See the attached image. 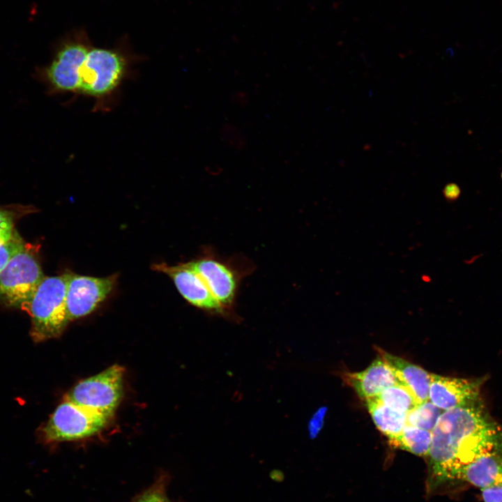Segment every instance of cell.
<instances>
[{
  "label": "cell",
  "instance_id": "1",
  "mask_svg": "<svg viewBox=\"0 0 502 502\" xmlns=\"http://www.w3.org/2000/svg\"><path fill=\"white\" fill-rule=\"evenodd\" d=\"M432 434L428 455L433 476L439 482L457 479L464 466L486 452L502 448V427L481 401L443 411Z\"/></svg>",
  "mask_w": 502,
  "mask_h": 502
},
{
  "label": "cell",
  "instance_id": "2",
  "mask_svg": "<svg viewBox=\"0 0 502 502\" xmlns=\"http://www.w3.org/2000/svg\"><path fill=\"white\" fill-rule=\"evenodd\" d=\"M69 273L45 277L27 310L31 317V335L40 342L59 336L69 322L66 290Z\"/></svg>",
  "mask_w": 502,
  "mask_h": 502
},
{
  "label": "cell",
  "instance_id": "3",
  "mask_svg": "<svg viewBox=\"0 0 502 502\" xmlns=\"http://www.w3.org/2000/svg\"><path fill=\"white\" fill-rule=\"evenodd\" d=\"M45 277L33 252L26 245L0 272V301L27 311Z\"/></svg>",
  "mask_w": 502,
  "mask_h": 502
},
{
  "label": "cell",
  "instance_id": "4",
  "mask_svg": "<svg viewBox=\"0 0 502 502\" xmlns=\"http://www.w3.org/2000/svg\"><path fill=\"white\" fill-rule=\"evenodd\" d=\"M90 46L84 38L66 41L48 65L35 70L33 77L43 84L50 94L78 92L80 70Z\"/></svg>",
  "mask_w": 502,
  "mask_h": 502
},
{
  "label": "cell",
  "instance_id": "5",
  "mask_svg": "<svg viewBox=\"0 0 502 502\" xmlns=\"http://www.w3.org/2000/svg\"><path fill=\"white\" fill-rule=\"evenodd\" d=\"M127 66L119 51L90 46L80 70L78 92L94 98L111 94L121 82Z\"/></svg>",
  "mask_w": 502,
  "mask_h": 502
},
{
  "label": "cell",
  "instance_id": "6",
  "mask_svg": "<svg viewBox=\"0 0 502 502\" xmlns=\"http://www.w3.org/2000/svg\"><path fill=\"white\" fill-rule=\"evenodd\" d=\"M111 416L64 400L43 429L48 442L73 441L91 436L101 430Z\"/></svg>",
  "mask_w": 502,
  "mask_h": 502
},
{
  "label": "cell",
  "instance_id": "7",
  "mask_svg": "<svg viewBox=\"0 0 502 502\" xmlns=\"http://www.w3.org/2000/svg\"><path fill=\"white\" fill-rule=\"evenodd\" d=\"M123 368L114 365L78 383L65 400L112 416L123 393Z\"/></svg>",
  "mask_w": 502,
  "mask_h": 502
},
{
  "label": "cell",
  "instance_id": "8",
  "mask_svg": "<svg viewBox=\"0 0 502 502\" xmlns=\"http://www.w3.org/2000/svg\"><path fill=\"white\" fill-rule=\"evenodd\" d=\"M189 262L231 317L240 281L245 273H241L232 262L217 257L208 250L200 257Z\"/></svg>",
  "mask_w": 502,
  "mask_h": 502
},
{
  "label": "cell",
  "instance_id": "9",
  "mask_svg": "<svg viewBox=\"0 0 502 502\" xmlns=\"http://www.w3.org/2000/svg\"><path fill=\"white\" fill-rule=\"evenodd\" d=\"M152 268L169 275L180 294L192 305L207 313L229 318L190 262L176 266L163 263L155 264Z\"/></svg>",
  "mask_w": 502,
  "mask_h": 502
},
{
  "label": "cell",
  "instance_id": "10",
  "mask_svg": "<svg viewBox=\"0 0 502 502\" xmlns=\"http://www.w3.org/2000/svg\"><path fill=\"white\" fill-rule=\"evenodd\" d=\"M116 275L95 277L69 273L66 306L69 321L90 314L111 292Z\"/></svg>",
  "mask_w": 502,
  "mask_h": 502
},
{
  "label": "cell",
  "instance_id": "11",
  "mask_svg": "<svg viewBox=\"0 0 502 502\" xmlns=\"http://www.w3.org/2000/svg\"><path fill=\"white\" fill-rule=\"evenodd\" d=\"M482 381L431 374L429 401L443 411L476 404Z\"/></svg>",
  "mask_w": 502,
  "mask_h": 502
},
{
  "label": "cell",
  "instance_id": "12",
  "mask_svg": "<svg viewBox=\"0 0 502 502\" xmlns=\"http://www.w3.org/2000/svg\"><path fill=\"white\" fill-rule=\"evenodd\" d=\"M344 380L364 401L376 397L390 386L402 384L380 355L365 370L344 374Z\"/></svg>",
  "mask_w": 502,
  "mask_h": 502
},
{
  "label": "cell",
  "instance_id": "13",
  "mask_svg": "<svg viewBox=\"0 0 502 502\" xmlns=\"http://www.w3.org/2000/svg\"><path fill=\"white\" fill-rule=\"evenodd\" d=\"M457 479L480 489L502 483V448L486 452L464 466Z\"/></svg>",
  "mask_w": 502,
  "mask_h": 502
},
{
  "label": "cell",
  "instance_id": "14",
  "mask_svg": "<svg viewBox=\"0 0 502 502\" xmlns=\"http://www.w3.org/2000/svg\"><path fill=\"white\" fill-rule=\"evenodd\" d=\"M379 353L392 368L401 383L411 390L420 403L429 400L430 373L417 365L380 349Z\"/></svg>",
  "mask_w": 502,
  "mask_h": 502
},
{
  "label": "cell",
  "instance_id": "15",
  "mask_svg": "<svg viewBox=\"0 0 502 502\" xmlns=\"http://www.w3.org/2000/svg\"><path fill=\"white\" fill-rule=\"evenodd\" d=\"M365 402L375 425L394 444L406 425V414L387 407L375 398Z\"/></svg>",
  "mask_w": 502,
  "mask_h": 502
},
{
  "label": "cell",
  "instance_id": "16",
  "mask_svg": "<svg viewBox=\"0 0 502 502\" xmlns=\"http://www.w3.org/2000/svg\"><path fill=\"white\" fill-rule=\"evenodd\" d=\"M374 398L387 407L405 414L421 404L411 390L402 384L390 386Z\"/></svg>",
  "mask_w": 502,
  "mask_h": 502
},
{
  "label": "cell",
  "instance_id": "17",
  "mask_svg": "<svg viewBox=\"0 0 502 502\" xmlns=\"http://www.w3.org/2000/svg\"><path fill=\"white\" fill-rule=\"evenodd\" d=\"M432 441V431L406 425L394 445L419 456L428 455Z\"/></svg>",
  "mask_w": 502,
  "mask_h": 502
},
{
  "label": "cell",
  "instance_id": "18",
  "mask_svg": "<svg viewBox=\"0 0 502 502\" xmlns=\"http://www.w3.org/2000/svg\"><path fill=\"white\" fill-rule=\"evenodd\" d=\"M443 411L428 400L406 414V425L432 431Z\"/></svg>",
  "mask_w": 502,
  "mask_h": 502
},
{
  "label": "cell",
  "instance_id": "19",
  "mask_svg": "<svg viewBox=\"0 0 502 502\" xmlns=\"http://www.w3.org/2000/svg\"><path fill=\"white\" fill-rule=\"evenodd\" d=\"M26 246L15 230L12 234L0 235V272L13 257Z\"/></svg>",
  "mask_w": 502,
  "mask_h": 502
},
{
  "label": "cell",
  "instance_id": "20",
  "mask_svg": "<svg viewBox=\"0 0 502 502\" xmlns=\"http://www.w3.org/2000/svg\"><path fill=\"white\" fill-rule=\"evenodd\" d=\"M167 478L162 476L134 502H172L166 494Z\"/></svg>",
  "mask_w": 502,
  "mask_h": 502
},
{
  "label": "cell",
  "instance_id": "21",
  "mask_svg": "<svg viewBox=\"0 0 502 502\" xmlns=\"http://www.w3.org/2000/svg\"><path fill=\"white\" fill-rule=\"evenodd\" d=\"M221 136L222 140L237 149H241L245 145V139L240 130L230 123L223 126L221 130Z\"/></svg>",
  "mask_w": 502,
  "mask_h": 502
},
{
  "label": "cell",
  "instance_id": "22",
  "mask_svg": "<svg viewBox=\"0 0 502 502\" xmlns=\"http://www.w3.org/2000/svg\"><path fill=\"white\" fill-rule=\"evenodd\" d=\"M327 411L326 407H321L312 416L311 420L309 422L308 430L309 435L311 439H314L319 431L321 430L323 425L324 420Z\"/></svg>",
  "mask_w": 502,
  "mask_h": 502
},
{
  "label": "cell",
  "instance_id": "23",
  "mask_svg": "<svg viewBox=\"0 0 502 502\" xmlns=\"http://www.w3.org/2000/svg\"><path fill=\"white\" fill-rule=\"evenodd\" d=\"M15 216L11 211L0 208V235L12 234Z\"/></svg>",
  "mask_w": 502,
  "mask_h": 502
},
{
  "label": "cell",
  "instance_id": "24",
  "mask_svg": "<svg viewBox=\"0 0 502 502\" xmlns=\"http://www.w3.org/2000/svg\"><path fill=\"white\" fill-rule=\"evenodd\" d=\"M480 490L484 502H502V483Z\"/></svg>",
  "mask_w": 502,
  "mask_h": 502
},
{
  "label": "cell",
  "instance_id": "25",
  "mask_svg": "<svg viewBox=\"0 0 502 502\" xmlns=\"http://www.w3.org/2000/svg\"><path fill=\"white\" fill-rule=\"evenodd\" d=\"M443 194L446 200L453 201L459 197L461 189L457 184L450 183L443 188Z\"/></svg>",
  "mask_w": 502,
  "mask_h": 502
},
{
  "label": "cell",
  "instance_id": "26",
  "mask_svg": "<svg viewBox=\"0 0 502 502\" xmlns=\"http://www.w3.org/2000/svg\"><path fill=\"white\" fill-rule=\"evenodd\" d=\"M232 100L240 105H245L246 104L248 98L245 93L238 92L234 94Z\"/></svg>",
  "mask_w": 502,
  "mask_h": 502
},
{
  "label": "cell",
  "instance_id": "27",
  "mask_svg": "<svg viewBox=\"0 0 502 502\" xmlns=\"http://www.w3.org/2000/svg\"><path fill=\"white\" fill-rule=\"evenodd\" d=\"M271 478L276 482H281L284 480V473L279 470H273L270 473Z\"/></svg>",
  "mask_w": 502,
  "mask_h": 502
},
{
  "label": "cell",
  "instance_id": "28",
  "mask_svg": "<svg viewBox=\"0 0 502 502\" xmlns=\"http://www.w3.org/2000/svg\"><path fill=\"white\" fill-rule=\"evenodd\" d=\"M501 179H502V172H501Z\"/></svg>",
  "mask_w": 502,
  "mask_h": 502
}]
</instances>
